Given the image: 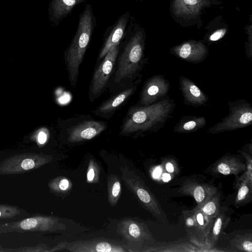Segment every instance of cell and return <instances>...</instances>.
<instances>
[{"instance_id":"cell-7","label":"cell","mask_w":252,"mask_h":252,"mask_svg":"<svg viewBox=\"0 0 252 252\" xmlns=\"http://www.w3.org/2000/svg\"><path fill=\"white\" fill-rule=\"evenodd\" d=\"M119 50L120 43L112 47L94 72L89 93V98L92 102L101 95L106 88Z\"/></svg>"},{"instance_id":"cell-22","label":"cell","mask_w":252,"mask_h":252,"mask_svg":"<svg viewBox=\"0 0 252 252\" xmlns=\"http://www.w3.org/2000/svg\"><path fill=\"white\" fill-rule=\"evenodd\" d=\"M186 231L190 241L199 248H202L197 224L191 210L183 212Z\"/></svg>"},{"instance_id":"cell-10","label":"cell","mask_w":252,"mask_h":252,"mask_svg":"<svg viewBox=\"0 0 252 252\" xmlns=\"http://www.w3.org/2000/svg\"><path fill=\"white\" fill-rule=\"evenodd\" d=\"M170 88V83L164 76L155 75L145 82L139 95L138 105L148 106L166 96Z\"/></svg>"},{"instance_id":"cell-32","label":"cell","mask_w":252,"mask_h":252,"mask_svg":"<svg viewBox=\"0 0 252 252\" xmlns=\"http://www.w3.org/2000/svg\"><path fill=\"white\" fill-rule=\"evenodd\" d=\"M226 30L224 29H219L215 31L209 37L211 41H216L221 39L225 34Z\"/></svg>"},{"instance_id":"cell-27","label":"cell","mask_w":252,"mask_h":252,"mask_svg":"<svg viewBox=\"0 0 252 252\" xmlns=\"http://www.w3.org/2000/svg\"><path fill=\"white\" fill-rule=\"evenodd\" d=\"M220 194L217 192L201 207L196 208L208 217L215 218L220 210Z\"/></svg>"},{"instance_id":"cell-29","label":"cell","mask_w":252,"mask_h":252,"mask_svg":"<svg viewBox=\"0 0 252 252\" xmlns=\"http://www.w3.org/2000/svg\"><path fill=\"white\" fill-rule=\"evenodd\" d=\"M162 166L167 173L174 176L179 173V168L176 161L172 158H163Z\"/></svg>"},{"instance_id":"cell-3","label":"cell","mask_w":252,"mask_h":252,"mask_svg":"<svg viewBox=\"0 0 252 252\" xmlns=\"http://www.w3.org/2000/svg\"><path fill=\"white\" fill-rule=\"evenodd\" d=\"M96 25V19L90 3L79 16L77 30L69 46L64 52V60L71 86H76L80 66Z\"/></svg>"},{"instance_id":"cell-24","label":"cell","mask_w":252,"mask_h":252,"mask_svg":"<svg viewBox=\"0 0 252 252\" xmlns=\"http://www.w3.org/2000/svg\"><path fill=\"white\" fill-rule=\"evenodd\" d=\"M194 245L187 242H182L161 245L158 247H143L140 252H196Z\"/></svg>"},{"instance_id":"cell-37","label":"cell","mask_w":252,"mask_h":252,"mask_svg":"<svg viewBox=\"0 0 252 252\" xmlns=\"http://www.w3.org/2000/svg\"><path fill=\"white\" fill-rule=\"evenodd\" d=\"M0 215H1V213H0Z\"/></svg>"},{"instance_id":"cell-9","label":"cell","mask_w":252,"mask_h":252,"mask_svg":"<svg viewBox=\"0 0 252 252\" xmlns=\"http://www.w3.org/2000/svg\"><path fill=\"white\" fill-rule=\"evenodd\" d=\"M63 249L71 252H126V245L103 238L63 242Z\"/></svg>"},{"instance_id":"cell-4","label":"cell","mask_w":252,"mask_h":252,"mask_svg":"<svg viewBox=\"0 0 252 252\" xmlns=\"http://www.w3.org/2000/svg\"><path fill=\"white\" fill-rule=\"evenodd\" d=\"M220 3L218 0H170V10L173 19L182 27L201 26L205 9Z\"/></svg>"},{"instance_id":"cell-28","label":"cell","mask_w":252,"mask_h":252,"mask_svg":"<svg viewBox=\"0 0 252 252\" xmlns=\"http://www.w3.org/2000/svg\"><path fill=\"white\" fill-rule=\"evenodd\" d=\"M100 169L97 162L94 159H90L87 173V182L96 183L99 178Z\"/></svg>"},{"instance_id":"cell-30","label":"cell","mask_w":252,"mask_h":252,"mask_svg":"<svg viewBox=\"0 0 252 252\" xmlns=\"http://www.w3.org/2000/svg\"><path fill=\"white\" fill-rule=\"evenodd\" d=\"M54 187L58 191L64 193L69 192L72 187V184L66 177H61L54 181Z\"/></svg>"},{"instance_id":"cell-20","label":"cell","mask_w":252,"mask_h":252,"mask_svg":"<svg viewBox=\"0 0 252 252\" xmlns=\"http://www.w3.org/2000/svg\"><path fill=\"white\" fill-rule=\"evenodd\" d=\"M203 248H209L208 239L215 218L208 217L196 208L191 210Z\"/></svg>"},{"instance_id":"cell-36","label":"cell","mask_w":252,"mask_h":252,"mask_svg":"<svg viewBox=\"0 0 252 252\" xmlns=\"http://www.w3.org/2000/svg\"><path fill=\"white\" fill-rule=\"evenodd\" d=\"M139 0V1H144V0L149 1V0Z\"/></svg>"},{"instance_id":"cell-1","label":"cell","mask_w":252,"mask_h":252,"mask_svg":"<svg viewBox=\"0 0 252 252\" xmlns=\"http://www.w3.org/2000/svg\"><path fill=\"white\" fill-rule=\"evenodd\" d=\"M146 35L141 25L130 16L121 39L124 47L118 59V66L113 80L117 85H123L135 79L142 70L146 59L144 50Z\"/></svg>"},{"instance_id":"cell-17","label":"cell","mask_w":252,"mask_h":252,"mask_svg":"<svg viewBox=\"0 0 252 252\" xmlns=\"http://www.w3.org/2000/svg\"><path fill=\"white\" fill-rule=\"evenodd\" d=\"M246 170V164L233 156H225L214 163L212 171L214 173L223 175L238 176Z\"/></svg>"},{"instance_id":"cell-11","label":"cell","mask_w":252,"mask_h":252,"mask_svg":"<svg viewBox=\"0 0 252 252\" xmlns=\"http://www.w3.org/2000/svg\"><path fill=\"white\" fill-rule=\"evenodd\" d=\"M170 53L176 57L187 62L198 63L206 59L209 50L203 42L190 40L172 47Z\"/></svg>"},{"instance_id":"cell-15","label":"cell","mask_w":252,"mask_h":252,"mask_svg":"<svg viewBox=\"0 0 252 252\" xmlns=\"http://www.w3.org/2000/svg\"><path fill=\"white\" fill-rule=\"evenodd\" d=\"M137 84L133 85L103 101L93 113L102 118L109 119L127 101L137 89Z\"/></svg>"},{"instance_id":"cell-23","label":"cell","mask_w":252,"mask_h":252,"mask_svg":"<svg viewBox=\"0 0 252 252\" xmlns=\"http://www.w3.org/2000/svg\"><path fill=\"white\" fill-rule=\"evenodd\" d=\"M234 185L237 189L234 202L235 206H241L250 202L252 198V182L244 180Z\"/></svg>"},{"instance_id":"cell-33","label":"cell","mask_w":252,"mask_h":252,"mask_svg":"<svg viewBox=\"0 0 252 252\" xmlns=\"http://www.w3.org/2000/svg\"><path fill=\"white\" fill-rule=\"evenodd\" d=\"M48 131L46 128L40 129L37 135V140L40 144H44L48 138Z\"/></svg>"},{"instance_id":"cell-26","label":"cell","mask_w":252,"mask_h":252,"mask_svg":"<svg viewBox=\"0 0 252 252\" xmlns=\"http://www.w3.org/2000/svg\"><path fill=\"white\" fill-rule=\"evenodd\" d=\"M230 247L234 251L252 252V234L251 232L237 234L229 242Z\"/></svg>"},{"instance_id":"cell-35","label":"cell","mask_w":252,"mask_h":252,"mask_svg":"<svg viewBox=\"0 0 252 252\" xmlns=\"http://www.w3.org/2000/svg\"><path fill=\"white\" fill-rule=\"evenodd\" d=\"M171 176L169 174L165 173L163 175L162 179L164 181H167L170 179V177Z\"/></svg>"},{"instance_id":"cell-18","label":"cell","mask_w":252,"mask_h":252,"mask_svg":"<svg viewBox=\"0 0 252 252\" xmlns=\"http://www.w3.org/2000/svg\"><path fill=\"white\" fill-rule=\"evenodd\" d=\"M86 0H51L50 5V16L53 22L57 25L70 14L73 9Z\"/></svg>"},{"instance_id":"cell-25","label":"cell","mask_w":252,"mask_h":252,"mask_svg":"<svg viewBox=\"0 0 252 252\" xmlns=\"http://www.w3.org/2000/svg\"><path fill=\"white\" fill-rule=\"evenodd\" d=\"M107 191L108 202L111 206H114L120 197L121 184L118 176L114 173L108 178Z\"/></svg>"},{"instance_id":"cell-8","label":"cell","mask_w":252,"mask_h":252,"mask_svg":"<svg viewBox=\"0 0 252 252\" xmlns=\"http://www.w3.org/2000/svg\"><path fill=\"white\" fill-rule=\"evenodd\" d=\"M118 233L128 242V252H140L143 243L153 239L147 225L131 219H124L118 223Z\"/></svg>"},{"instance_id":"cell-6","label":"cell","mask_w":252,"mask_h":252,"mask_svg":"<svg viewBox=\"0 0 252 252\" xmlns=\"http://www.w3.org/2000/svg\"><path fill=\"white\" fill-rule=\"evenodd\" d=\"M121 172L126 186L141 204L157 218L164 217L158 202L140 177L126 166L121 167Z\"/></svg>"},{"instance_id":"cell-2","label":"cell","mask_w":252,"mask_h":252,"mask_svg":"<svg viewBox=\"0 0 252 252\" xmlns=\"http://www.w3.org/2000/svg\"><path fill=\"white\" fill-rule=\"evenodd\" d=\"M176 104L174 99L166 95L148 106H132L125 117L120 134L140 135L158 132L165 124Z\"/></svg>"},{"instance_id":"cell-12","label":"cell","mask_w":252,"mask_h":252,"mask_svg":"<svg viewBox=\"0 0 252 252\" xmlns=\"http://www.w3.org/2000/svg\"><path fill=\"white\" fill-rule=\"evenodd\" d=\"M130 17V12H126L122 14L112 25L108 27L104 33L103 43L98 55L99 60L103 59L113 46L120 42Z\"/></svg>"},{"instance_id":"cell-14","label":"cell","mask_w":252,"mask_h":252,"mask_svg":"<svg viewBox=\"0 0 252 252\" xmlns=\"http://www.w3.org/2000/svg\"><path fill=\"white\" fill-rule=\"evenodd\" d=\"M177 192L182 194L191 196L197 203L195 207L199 208L217 193L218 190L213 186L188 179L183 183Z\"/></svg>"},{"instance_id":"cell-19","label":"cell","mask_w":252,"mask_h":252,"mask_svg":"<svg viewBox=\"0 0 252 252\" xmlns=\"http://www.w3.org/2000/svg\"><path fill=\"white\" fill-rule=\"evenodd\" d=\"M231 213L226 206L220 208L216 217L209 234L208 239L209 248L214 247L218 242L219 237L228 225Z\"/></svg>"},{"instance_id":"cell-16","label":"cell","mask_w":252,"mask_h":252,"mask_svg":"<svg viewBox=\"0 0 252 252\" xmlns=\"http://www.w3.org/2000/svg\"><path fill=\"white\" fill-rule=\"evenodd\" d=\"M179 85L185 104L200 106L205 105L208 100V96L192 80L187 77L180 76Z\"/></svg>"},{"instance_id":"cell-31","label":"cell","mask_w":252,"mask_h":252,"mask_svg":"<svg viewBox=\"0 0 252 252\" xmlns=\"http://www.w3.org/2000/svg\"><path fill=\"white\" fill-rule=\"evenodd\" d=\"M37 220L34 218H29L23 220L20 223V226L24 230H29L34 228L37 225Z\"/></svg>"},{"instance_id":"cell-5","label":"cell","mask_w":252,"mask_h":252,"mask_svg":"<svg viewBox=\"0 0 252 252\" xmlns=\"http://www.w3.org/2000/svg\"><path fill=\"white\" fill-rule=\"evenodd\" d=\"M229 114L210 127L208 132L218 134L246 127L252 124V106L245 99L227 102Z\"/></svg>"},{"instance_id":"cell-13","label":"cell","mask_w":252,"mask_h":252,"mask_svg":"<svg viewBox=\"0 0 252 252\" xmlns=\"http://www.w3.org/2000/svg\"><path fill=\"white\" fill-rule=\"evenodd\" d=\"M107 127L104 122L87 121L79 124L69 129L68 140L71 143L88 140L95 137Z\"/></svg>"},{"instance_id":"cell-34","label":"cell","mask_w":252,"mask_h":252,"mask_svg":"<svg viewBox=\"0 0 252 252\" xmlns=\"http://www.w3.org/2000/svg\"><path fill=\"white\" fill-rule=\"evenodd\" d=\"M35 166L34 161L29 158L24 159L21 163V166L25 170H28L33 168Z\"/></svg>"},{"instance_id":"cell-21","label":"cell","mask_w":252,"mask_h":252,"mask_svg":"<svg viewBox=\"0 0 252 252\" xmlns=\"http://www.w3.org/2000/svg\"><path fill=\"white\" fill-rule=\"evenodd\" d=\"M206 123L203 116H184L174 126L173 131L178 133L196 132L204 127Z\"/></svg>"}]
</instances>
